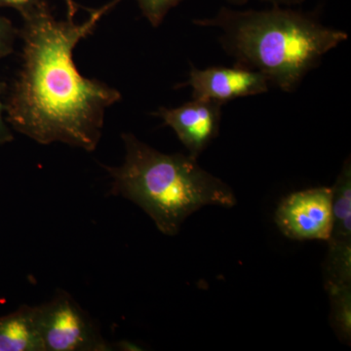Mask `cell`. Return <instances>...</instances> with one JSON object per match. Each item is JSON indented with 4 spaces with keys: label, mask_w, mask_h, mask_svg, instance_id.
<instances>
[{
    "label": "cell",
    "mask_w": 351,
    "mask_h": 351,
    "mask_svg": "<svg viewBox=\"0 0 351 351\" xmlns=\"http://www.w3.org/2000/svg\"><path fill=\"white\" fill-rule=\"evenodd\" d=\"M120 1L95 9L82 24L57 20L43 0L21 14L22 66L4 103L7 123L14 130L40 145L58 142L86 152L96 149L106 110L120 101L121 94L82 76L73 50Z\"/></svg>",
    "instance_id": "obj_1"
},
{
    "label": "cell",
    "mask_w": 351,
    "mask_h": 351,
    "mask_svg": "<svg viewBox=\"0 0 351 351\" xmlns=\"http://www.w3.org/2000/svg\"><path fill=\"white\" fill-rule=\"evenodd\" d=\"M219 29V43L237 66L258 71L270 86L292 93L348 34L327 27L313 13L292 7L235 10L221 7L213 17L193 20Z\"/></svg>",
    "instance_id": "obj_2"
},
{
    "label": "cell",
    "mask_w": 351,
    "mask_h": 351,
    "mask_svg": "<svg viewBox=\"0 0 351 351\" xmlns=\"http://www.w3.org/2000/svg\"><path fill=\"white\" fill-rule=\"evenodd\" d=\"M125 158L119 167L105 166L112 179V193L138 205L159 232L174 237L188 217L201 208L237 204L232 189L182 154H167L122 134Z\"/></svg>",
    "instance_id": "obj_3"
},
{
    "label": "cell",
    "mask_w": 351,
    "mask_h": 351,
    "mask_svg": "<svg viewBox=\"0 0 351 351\" xmlns=\"http://www.w3.org/2000/svg\"><path fill=\"white\" fill-rule=\"evenodd\" d=\"M38 322L44 351L112 350L89 314L64 291L38 306Z\"/></svg>",
    "instance_id": "obj_4"
},
{
    "label": "cell",
    "mask_w": 351,
    "mask_h": 351,
    "mask_svg": "<svg viewBox=\"0 0 351 351\" xmlns=\"http://www.w3.org/2000/svg\"><path fill=\"white\" fill-rule=\"evenodd\" d=\"M332 188L328 186L291 193L277 207L276 225L290 239L328 241L332 228Z\"/></svg>",
    "instance_id": "obj_5"
},
{
    "label": "cell",
    "mask_w": 351,
    "mask_h": 351,
    "mask_svg": "<svg viewBox=\"0 0 351 351\" xmlns=\"http://www.w3.org/2000/svg\"><path fill=\"white\" fill-rule=\"evenodd\" d=\"M181 86L191 88L193 99L221 105L235 99L267 93L270 88L267 78L260 73L237 64L232 68L211 66L204 69L191 66L188 82Z\"/></svg>",
    "instance_id": "obj_6"
},
{
    "label": "cell",
    "mask_w": 351,
    "mask_h": 351,
    "mask_svg": "<svg viewBox=\"0 0 351 351\" xmlns=\"http://www.w3.org/2000/svg\"><path fill=\"white\" fill-rule=\"evenodd\" d=\"M175 132L189 156L197 159L218 137L223 105L216 101L193 99L180 107L160 108L154 113Z\"/></svg>",
    "instance_id": "obj_7"
},
{
    "label": "cell",
    "mask_w": 351,
    "mask_h": 351,
    "mask_svg": "<svg viewBox=\"0 0 351 351\" xmlns=\"http://www.w3.org/2000/svg\"><path fill=\"white\" fill-rule=\"evenodd\" d=\"M0 351H44L38 306H22L0 316Z\"/></svg>",
    "instance_id": "obj_8"
},
{
    "label": "cell",
    "mask_w": 351,
    "mask_h": 351,
    "mask_svg": "<svg viewBox=\"0 0 351 351\" xmlns=\"http://www.w3.org/2000/svg\"><path fill=\"white\" fill-rule=\"evenodd\" d=\"M332 193V228L328 242L351 243V163L346 159Z\"/></svg>",
    "instance_id": "obj_9"
},
{
    "label": "cell",
    "mask_w": 351,
    "mask_h": 351,
    "mask_svg": "<svg viewBox=\"0 0 351 351\" xmlns=\"http://www.w3.org/2000/svg\"><path fill=\"white\" fill-rule=\"evenodd\" d=\"M331 302V326L338 338L350 345L351 339V285L328 286Z\"/></svg>",
    "instance_id": "obj_10"
},
{
    "label": "cell",
    "mask_w": 351,
    "mask_h": 351,
    "mask_svg": "<svg viewBox=\"0 0 351 351\" xmlns=\"http://www.w3.org/2000/svg\"><path fill=\"white\" fill-rule=\"evenodd\" d=\"M324 271L325 287L351 285V243L329 242Z\"/></svg>",
    "instance_id": "obj_11"
},
{
    "label": "cell",
    "mask_w": 351,
    "mask_h": 351,
    "mask_svg": "<svg viewBox=\"0 0 351 351\" xmlns=\"http://www.w3.org/2000/svg\"><path fill=\"white\" fill-rule=\"evenodd\" d=\"M184 0H137L145 19L152 27H159L167 14Z\"/></svg>",
    "instance_id": "obj_12"
},
{
    "label": "cell",
    "mask_w": 351,
    "mask_h": 351,
    "mask_svg": "<svg viewBox=\"0 0 351 351\" xmlns=\"http://www.w3.org/2000/svg\"><path fill=\"white\" fill-rule=\"evenodd\" d=\"M17 36L19 31L14 27L11 21L0 16V60L12 54Z\"/></svg>",
    "instance_id": "obj_13"
},
{
    "label": "cell",
    "mask_w": 351,
    "mask_h": 351,
    "mask_svg": "<svg viewBox=\"0 0 351 351\" xmlns=\"http://www.w3.org/2000/svg\"><path fill=\"white\" fill-rule=\"evenodd\" d=\"M4 90H5V84L0 82V145L8 144L14 140L12 131L3 117V113L5 112V105L1 101V95Z\"/></svg>",
    "instance_id": "obj_14"
},
{
    "label": "cell",
    "mask_w": 351,
    "mask_h": 351,
    "mask_svg": "<svg viewBox=\"0 0 351 351\" xmlns=\"http://www.w3.org/2000/svg\"><path fill=\"white\" fill-rule=\"evenodd\" d=\"M230 5L241 6L248 3L251 0H223ZM258 1L267 2L271 6L293 7L301 5L306 0H258Z\"/></svg>",
    "instance_id": "obj_15"
},
{
    "label": "cell",
    "mask_w": 351,
    "mask_h": 351,
    "mask_svg": "<svg viewBox=\"0 0 351 351\" xmlns=\"http://www.w3.org/2000/svg\"><path fill=\"white\" fill-rule=\"evenodd\" d=\"M41 1L43 0H0V7H11L23 14Z\"/></svg>",
    "instance_id": "obj_16"
},
{
    "label": "cell",
    "mask_w": 351,
    "mask_h": 351,
    "mask_svg": "<svg viewBox=\"0 0 351 351\" xmlns=\"http://www.w3.org/2000/svg\"><path fill=\"white\" fill-rule=\"evenodd\" d=\"M64 1L66 3V8H68V19L73 20L78 9L77 4L73 0H64Z\"/></svg>",
    "instance_id": "obj_17"
}]
</instances>
